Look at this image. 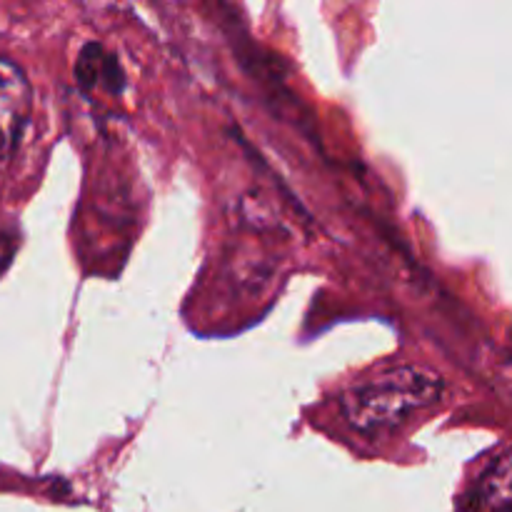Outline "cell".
Segmentation results:
<instances>
[{"label":"cell","instance_id":"6da1fadb","mask_svg":"<svg viewBox=\"0 0 512 512\" xmlns=\"http://www.w3.org/2000/svg\"><path fill=\"white\" fill-rule=\"evenodd\" d=\"M443 378L420 365H400L375 375L343 395V415L360 433H380L403 423L410 413L435 405Z\"/></svg>","mask_w":512,"mask_h":512},{"label":"cell","instance_id":"7a4b0ae2","mask_svg":"<svg viewBox=\"0 0 512 512\" xmlns=\"http://www.w3.org/2000/svg\"><path fill=\"white\" fill-rule=\"evenodd\" d=\"M30 115V83L23 68L0 58V165H5L18 148Z\"/></svg>","mask_w":512,"mask_h":512},{"label":"cell","instance_id":"3957f363","mask_svg":"<svg viewBox=\"0 0 512 512\" xmlns=\"http://www.w3.org/2000/svg\"><path fill=\"white\" fill-rule=\"evenodd\" d=\"M483 500L493 510L512 512V453L503 455L483 478Z\"/></svg>","mask_w":512,"mask_h":512}]
</instances>
